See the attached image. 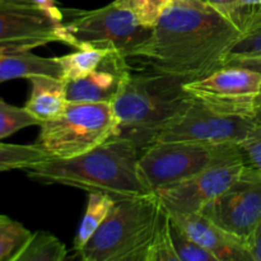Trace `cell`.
<instances>
[{
	"label": "cell",
	"mask_w": 261,
	"mask_h": 261,
	"mask_svg": "<svg viewBox=\"0 0 261 261\" xmlns=\"http://www.w3.org/2000/svg\"><path fill=\"white\" fill-rule=\"evenodd\" d=\"M88 203H87L86 213L81 222L78 232L74 239V250L81 251L87 242L92 239L97 229L101 227L105 219L109 217L112 206L116 200L112 196L102 193H88Z\"/></svg>",
	"instance_id": "e0dca14e"
},
{
	"label": "cell",
	"mask_w": 261,
	"mask_h": 261,
	"mask_svg": "<svg viewBox=\"0 0 261 261\" xmlns=\"http://www.w3.org/2000/svg\"><path fill=\"white\" fill-rule=\"evenodd\" d=\"M64 42L63 22L37 5L0 2V54Z\"/></svg>",
	"instance_id": "8fae6325"
},
{
	"label": "cell",
	"mask_w": 261,
	"mask_h": 261,
	"mask_svg": "<svg viewBox=\"0 0 261 261\" xmlns=\"http://www.w3.org/2000/svg\"><path fill=\"white\" fill-rule=\"evenodd\" d=\"M241 28L206 0H173L137 59L193 81L223 66Z\"/></svg>",
	"instance_id": "6da1fadb"
},
{
	"label": "cell",
	"mask_w": 261,
	"mask_h": 261,
	"mask_svg": "<svg viewBox=\"0 0 261 261\" xmlns=\"http://www.w3.org/2000/svg\"><path fill=\"white\" fill-rule=\"evenodd\" d=\"M259 56H261V7H254L247 14L246 20L241 28V35L229 47L224 58V63L232 59Z\"/></svg>",
	"instance_id": "d6986e66"
},
{
	"label": "cell",
	"mask_w": 261,
	"mask_h": 261,
	"mask_svg": "<svg viewBox=\"0 0 261 261\" xmlns=\"http://www.w3.org/2000/svg\"><path fill=\"white\" fill-rule=\"evenodd\" d=\"M188 81L154 69L153 73L130 71L112 102L117 119L116 137L133 140L142 150L153 144L193 101L185 89Z\"/></svg>",
	"instance_id": "3957f363"
},
{
	"label": "cell",
	"mask_w": 261,
	"mask_h": 261,
	"mask_svg": "<svg viewBox=\"0 0 261 261\" xmlns=\"http://www.w3.org/2000/svg\"><path fill=\"white\" fill-rule=\"evenodd\" d=\"M173 0H115L117 5L130 10L144 27L154 28L161 15Z\"/></svg>",
	"instance_id": "d4e9b609"
},
{
	"label": "cell",
	"mask_w": 261,
	"mask_h": 261,
	"mask_svg": "<svg viewBox=\"0 0 261 261\" xmlns=\"http://www.w3.org/2000/svg\"><path fill=\"white\" fill-rule=\"evenodd\" d=\"M171 234L180 261H217L211 252L196 244L172 218H171Z\"/></svg>",
	"instance_id": "484cf974"
},
{
	"label": "cell",
	"mask_w": 261,
	"mask_h": 261,
	"mask_svg": "<svg viewBox=\"0 0 261 261\" xmlns=\"http://www.w3.org/2000/svg\"><path fill=\"white\" fill-rule=\"evenodd\" d=\"M140 153L133 140L112 137L75 157L46 158L24 172L41 184L107 194L117 201L150 193L139 172Z\"/></svg>",
	"instance_id": "7a4b0ae2"
},
{
	"label": "cell",
	"mask_w": 261,
	"mask_h": 261,
	"mask_svg": "<svg viewBox=\"0 0 261 261\" xmlns=\"http://www.w3.org/2000/svg\"><path fill=\"white\" fill-rule=\"evenodd\" d=\"M112 50L106 48H79L75 53L59 58L63 66V78L65 81L82 78L97 70L107 54Z\"/></svg>",
	"instance_id": "ffe728a7"
},
{
	"label": "cell",
	"mask_w": 261,
	"mask_h": 261,
	"mask_svg": "<svg viewBox=\"0 0 261 261\" xmlns=\"http://www.w3.org/2000/svg\"><path fill=\"white\" fill-rule=\"evenodd\" d=\"M36 144L50 157L70 158L117 135L112 103L69 102L59 116L40 125Z\"/></svg>",
	"instance_id": "5b68a950"
},
{
	"label": "cell",
	"mask_w": 261,
	"mask_h": 261,
	"mask_svg": "<svg viewBox=\"0 0 261 261\" xmlns=\"http://www.w3.org/2000/svg\"><path fill=\"white\" fill-rule=\"evenodd\" d=\"M69 22H63L64 42L79 48H106L126 59H137L148 42L153 28L138 22L130 10L116 3L96 10H68Z\"/></svg>",
	"instance_id": "8992f818"
},
{
	"label": "cell",
	"mask_w": 261,
	"mask_h": 261,
	"mask_svg": "<svg viewBox=\"0 0 261 261\" xmlns=\"http://www.w3.org/2000/svg\"><path fill=\"white\" fill-rule=\"evenodd\" d=\"M236 144L191 140L155 142L139 157V172L150 193L193 177L209 166L236 153Z\"/></svg>",
	"instance_id": "52a82bcc"
},
{
	"label": "cell",
	"mask_w": 261,
	"mask_h": 261,
	"mask_svg": "<svg viewBox=\"0 0 261 261\" xmlns=\"http://www.w3.org/2000/svg\"><path fill=\"white\" fill-rule=\"evenodd\" d=\"M170 216L217 261H252L246 241L222 229L203 213H170Z\"/></svg>",
	"instance_id": "5bb4252c"
},
{
	"label": "cell",
	"mask_w": 261,
	"mask_h": 261,
	"mask_svg": "<svg viewBox=\"0 0 261 261\" xmlns=\"http://www.w3.org/2000/svg\"><path fill=\"white\" fill-rule=\"evenodd\" d=\"M252 261H261V223L247 241Z\"/></svg>",
	"instance_id": "f1b7e54d"
},
{
	"label": "cell",
	"mask_w": 261,
	"mask_h": 261,
	"mask_svg": "<svg viewBox=\"0 0 261 261\" xmlns=\"http://www.w3.org/2000/svg\"><path fill=\"white\" fill-rule=\"evenodd\" d=\"M242 172L244 166L236 150L193 177L165 186L155 194L168 213H200L206 204L233 185Z\"/></svg>",
	"instance_id": "9c48e42d"
},
{
	"label": "cell",
	"mask_w": 261,
	"mask_h": 261,
	"mask_svg": "<svg viewBox=\"0 0 261 261\" xmlns=\"http://www.w3.org/2000/svg\"><path fill=\"white\" fill-rule=\"evenodd\" d=\"M259 124L260 117L249 110L193 97L185 111L161 133L155 142L191 140L237 144L249 137Z\"/></svg>",
	"instance_id": "ba28073f"
},
{
	"label": "cell",
	"mask_w": 261,
	"mask_h": 261,
	"mask_svg": "<svg viewBox=\"0 0 261 261\" xmlns=\"http://www.w3.org/2000/svg\"><path fill=\"white\" fill-rule=\"evenodd\" d=\"M68 255L65 245L45 231L32 232L13 261H63Z\"/></svg>",
	"instance_id": "ac0fdd59"
},
{
	"label": "cell",
	"mask_w": 261,
	"mask_h": 261,
	"mask_svg": "<svg viewBox=\"0 0 261 261\" xmlns=\"http://www.w3.org/2000/svg\"><path fill=\"white\" fill-rule=\"evenodd\" d=\"M244 166V173L261 177V124L254 132L236 144Z\"/></svg>",
	"instance_id": "4316f807"
},
{
	"label": "cell",
	"mask_w": 261,
	"mask_h": 261,
	"mask_svg": "<svg viewBox=\"0 0 261 261\" xmlns=\"http://www.w3.org/2000/svg\"><path fill=\"white\" fill-rule=\"evenodd\" d=\"M147 261H180L171 234V217L162 204L154 234L148 250Z\"/></svg>",
	"instance_id": "7402d4cb"
},
{
	"label": "cell",
	"mask_w": 261,
	"mask_h": 261,
	"mask_svg": "<svg viewBox=\"0 0 261 261\" xmlns=\"http://www.w3.org/2000/svg\"><path fill=\"white\" fill-rule=\"evenodd\" d=\"M28 81L31 83V94L24 105L25 110L41 124L59 116L68 103L65 79L40 75Z\"/></svg>",
	"instance_id": "9a60e30c"
},
{
	"label": "cell",
	"mask_w": 261,
	"mask_h": 261,
	"mask_svg": "<svg viewBox=\"0 0 261 261\" xmlns=\"http://www.w3.org/2000/svg\"><path fill=\"white\" fill-rule=\"evenodd\" d=\"M132 68L127 59L117 51H110L97 70L82 78L66 81L69 102L112 103Z\"/></svg>",
	"instance_id": "4fadbf2b"
},
{
	"label": "cell",
	"mask_w": 261,
	"mask_h": 261,
	"mask_svg": "<svg viewBox=\"0 0 261 261\" xmlns=\"http://www.w3.org/2000/svg\"><path fill=\"white\" fill-rule=\"evenodd\" d=\"M206 2L216 7L218 10H221L222 13H224L227 17L231 18L240 28H242L247 14L252 9V8L251 9L245 8L242 0H206Z\"/></svg>",
	"instance_id": "83f0119b"
},
{
	"label": "cell",
	"mask_w": 261,
	"mask_h": 261,
	"mask_svg": "<svg viewBox=\"0 0 261 261\" xmlns=\"http://www.w3.org/2000/svg\"><path fill=\"white\" fill-rule=\"evenodd\" d=\"M2 3H13V4H25V5H36L33 0H0Z\"/></svg>",
	"instance_id": "1f68e13d"
},
{
	"label": "cell",
	"mask_w": 261,
	"mask_h": 261,
	"mask_svg": "<svg viewBox=\"0 0 261 261\" xmlns=\"http://www.w3.org/2000/svg\"><path fill=\"white\" fill-rule=\"evenodd\" d=\"M242 3L247 9H251L254 7H261V0H242Z\"/></svg>",
	"instance_id": "4dcf8cb0"
},
{
	"label": "cell",
	"mask_w": 261,
	"mask_h": 261,
	"mask_svg": "<svg viewBox=\"0 0 261 261\" xmlns=\"http://www.w3.org/2000/svg\"><path fill=\"white\" fill-rule=\"evenodd\" d=\"M185 89L194 98L261 109V74L244 66L223 65L208 75L188 81Z\"/></svg>",
	"instance_id": "7c38bea8"
},
{
	"label": "cell",
	"mask_w": 261,
	"mask_h": 261,
	"mask_svg": "<svg viewBox=\"0 0 261 261\" xmlns=\"http://www.w3.org/2000/svg\"><path fill=\"white\" fill-rule=\"evenodd\" d=\"M228 233L249 241L261 223V177L242 176L200 212Z\"/></svg>",
	"instance_id": "30bf717a"
},
{
	"label": "cell",
	"mask_w": 261,
	"mask_h": 261,
	"mask_svg": "<svg viewBox=\"0 0 261 261\" xmlns=\"http://www.w3.org/2000/svg\"><path fill=\"white\" fill-rule=\"evenodd\" d=\"M161 203L155 193L120 199L96 233L78 251L84 261H147Z\"/></svg>",
	"instance_id": "277c9868"
},
{
	"label": "cell",
	"mask_w": 261,
	"mask_h": 261,
	"mask_svg": "<svg viewBox=\"0 0 261 261\" xmlns=\"http://www.w3.org/2000/svg\"><path fill=\"white\" fill-rule=\"evenodd\" d=\"M31 234L30 229L13 219L0 224V261H13Z\"/></svg>",
	"instance_id": "603a6c76"
},
{
	"label": "cell",
	"mask_w": 261,
	"mask_h": 261,
	"mask_svg": "<svg viewBox=\"0 0 261 261\" xmlns=\"http://www.w3.org/2000/svg\"><path fill=\"white\" fill-rule=\"evenodd\" d=\"M9 217H7V216H2V214H0V224H3V223H5V222L7 221H9Z\"/></svg>",
	"instance_id": "d6a6232c"
},
{
	"label": "cell",
	"mask_w": 261,
	"mask_h": 261,
	"mask_svg": "<svg viewBox=\"0 0 261 261\" xmlns=\"http://www.w3.org/2000/svg\"><path fill=\"white\" fill-rule=\"evenodd\" d=\"M41 122L25 110L0 99V139L10 137L14 133L28 126H40Z\"/></svg>",
	"instance_id": "cb8c5ba5"
},
{
	"label": "cell",
	"mask_w": 261,
	"mask_h": 261,
	"mask_svg": "<svg viewBox=\"0 0 261 261\" xmlns=\"http://www.w3.org/2000/svg\"><path fill=\"white\" fill-rule=\"evenodd\" d=\"M40 75L63 78V66L59 58H42L31 50L0 54V84L13 79H31Z\"/></svg>",
	"instance_id": "2e32d148"
},
{
	"label": "cell",
	"mask_w": 261,
	"mask_h": 261,
	"mask_svg": "<svg viewBox=\"0 0 261 261\" xmlns=\"http://www.w3.org/2000/svg\"><path fill=\"white\" fill-rule=\"evenodd\" d=\"M50 155L37 144H7L0 143V172L13 170H27L28 167L42 162Z\"/></svg>",
	"instance_id": "44dd1931"
},
{
	"label": "cell",
	"mask_w": 261,
	"mask_h": 261,
	"mask_svg": "<svg viewBox=\"0 0 261 261\" xmlns=\"http://www.w3.org/2000/svg\"><path fill=\"white\" fill-rule=\"evenodd\" d=\"M224 65L244 66V68L252 69L261 74V56L259 58H245V59H232V60L224 63Z\"/></svg>",
	"instance_id": "f546056e"
}]
</instances>
